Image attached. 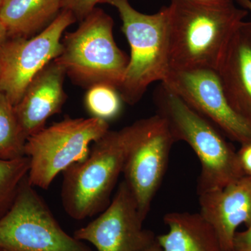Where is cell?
<instances>
[{
	"label": "cell",
	"instance_id": "obj_15",
	"mask_svg": "<svg viewBox=\"0 0 251 251\" xmlns=\"http://www.w3.org/2000/svg\"><path fill=\"white\" fill-rule=\"evenodd\" d=\"M163 221L169 230L156 237L163 251H224L214 227L201 213H168Z\"/></svg>",
	"mask_w": 251,
	"mask_h": 251
},
{
	"label": "cell",
	"instance_id": "obj_22",
	"mask_svg": "<svg viewBox=\"0 0 251 251\" xmlns=\"http://www.w3.org/2000/svg\"><path fill=\"white\" fill-rule=\"evenodd\" d=\"M238 155L244 173L251 175V143L242 145Z\"/></svg>",
	"mask_w": 251,
	"mask_h": 251
},
{
	"label": "cell",
	"instance_id": "obj_8",
	"mask_svg": "<svg viewBox=\"0 0 251 251\" xmlns=\"http://www.w3.org/2000/svg\"><path fill=\"white\" fill-rule=\"evenodd\" d=\"M122 130L126 147L122 173L145 221L161 186L175 141L166 122L157 114Z\"/></svg>",
	"mask_w": 251,
	"mask_h": 251
},
{
	"label": "cell",
	"instance_id": "obj_14",
	"mask_svg": "<svg viewBox=\"0 0 251 251\" xmlns=\"http://www.w3.org/2000/svg\"><path fill=\"white\" fill-rule=\"evenodd\" d=\"M232 109L251 123V21H242L216 70Z\"/></svg>",
	"mask_w": 251,
	"mask_h": 251
},
{
	"label": "cell",
	"instance_id": "obj_19",
	"mask_svg": "<svg viewBox=\"0 0 251 251\" xmlns=\"http://www.w3.org/2000/svg\"><path fill=\"white\" fill-rule=\"evenodd\" d=\"M122 102L117 89L105 84L91 86L84 99L85 108L91 116L106 122L120 115Z\"/></svg>",
	"mask_w": 251,
	"mask_h": 251
},
{
	"label": "cell",
	"instance_id": "obj_5",
	"mask_svg": "<svg viewBox=\"0 0 251 251\" xmlns=\"http://www.w3.org/2000/svg\"><path fill=\"white\" fill-rule=\"evenodd\" d=\"M126 147L122 130H109L93 143L85 160L63 172L61 200L66 213L82 221L100 214L123 171Z\"/></svg>",
	"mask_w": 251,
	"mask_h": 251
},
{
	"label": "cell",
	"instance_id": "obj_4",
	"mask_svg": "<svg viewBox=\"0 0 251 251\" xmlns=\"http://www.w3.org/2000/svg\"><path fill=\"white\" fill-rule=\"evenodd\" d=\"M113 26L111 16L95 8L77 29L63 36L62 52L54 60L75 83L87 88L121 85L129 58L115 43Z\"/></svg>",
	"mask_w": 251,
	"mask_h": 251
},
{
	"label": "cell",
	"instance_id": "obj_9",
	"mask_svg": "<svg viewBox=\"0 0 251 251\" xmlns=\"http://www.w3.org/2000/svg\"><path fill=\"white\" fill-rule=\"evenodd\" d=\"M67 10L32 37H8L0 45V92L17 105L31 81L62 52L64 31L76 22Z\"/></svg>",
	"mask_w": 251,
	"mask_h": 251
},
{
	"label": "cell",
	"instance_id": "obj_17",
	"mask_svg": "<svg viewBox=\"0 0 251 251\" xmlns=\"http://www.w3.org/2000/svg\"><path fill=\"white\" fill-rule=\"evenodd\" d=\"M26 141L14 105L0 92V159L14 160L25 156Z\"/></svg>",
	"mask_w": 251,
	"mask_h": 251
},
{
	"label": "cell",
	"instance_id": "obj_2",
	"mask_svg": "<svg viewBox=\"0 0 251 251\" xmlns=\"http://www.w3.org/2000/svg\"><path fill=\"white\" fill-rule=\"evenodd\" d=\"M153 93L157 115L166 122L175 141L187 143L201 165L198 193L218 189L245 175L238 152L217 128L160 82Z\"/></svg>",
	"mask_w": 251,
	"mask_h": 251
},
{
	"label": "cell",
	"instance_id": "obj_16",
	"mask_svg": "<svg viewBox=\"0 0 251 251\" xmlns=\"http://www.w3.org/2000/svg\"><path fill=\"white\" fill-rule=\"evenodd\" d=\"M63 0H3L0 22L8 37L29 38L53 22L62 10Z\"/></svg>",
	"mask_w": 251,
	"mask_h": 251
},
{
	"label": "cell",
	"instance_id": "obj_6",
	"mask_svg": "<svg viewBox=\"0 0 251 251\" xmlns=\"http://www.w3.org/2000/svg\"><path fill=\"white\" fill-rule=\"evenodd\" d=\"M109 130L108 122L100 119L66 117L31 135L25 146L30 160L28 181L47 190L59 173L85 160L91 145Z\"/></svg>",
	"mask_w": 251,
	"mask_h": 251
},
{
	"label": "cell",
	"instance_id": "obj_23",
	"mask_svg": "<svg viewBox=\"0 0 251 251\" xmlns=\"http://www.w3.org/2000/svg\"><path fill=\"white\" fill-rule=\"evenodd\" d=\"M7 38L8 34L6 28L3 25L2 23L0 22V45H1Z\"/></svg>",
	"mask_w": 251,
	"mask_h": 251
},
{
	"label": "cell",
	"instance_id": "obj_10",
	"mask_svg": "<svg viewBox=\"0 0 251 251\" xmlns=\"http://www.w3.org/2000/svg\"><path fill=\"white\" fill-rule=\"evenodd\" d=\"M161 83L215 126L226 138L241 145L251 143V123L230 106L216 71L171 69Z\"/></svg>",
	"mask_w": 251,
	"mask_h": 251
},
{
	"label": "cell",
	"instance_id": "obj_18",
	"mask_svg": "<svg viewBox=\"0 0 251 251\" xmlns=\"http://www.w3.org/2000/svg\"><path fill=\"white\" fill-rule=\"evenodd\" d=\"M30 166L29 157L0 159V219L12 206L18 190L27 177Z\"/></svg>",
	"mask_w": 251,
	"mask_h": 251
},
{
	"label": "cell",
	"instance_id": "obj_24",
	"mask_svg": "<svg viewBox=\"0 0 251 251\" xmlns=\"http://www.w3.org/2000/svg\"><path fill=\"white\" fill-rule=\"evenodd\" d=\"M236 1L243 9L251 12V0H236Z\"/></svg>",
	"mask_w": 251,
	"mask_h": 251
},
{
	"label": "cell",
	"instance_id": "obj_3",
	"mask_svg": "<svg viewBox=\"0 0 251 251\" xmlns=\"http://www.w3.org/2000/svg\"><path fill=\"white\" fill-rule=\"evenodd\" d=\"M118 11L130 55L121 85L117 89L123 102L135 105L149 86L163 82L171 71L168 54V9L154 14L135 9L128 0H105Z\"/></svg>",
	"mask_w": 251,
	"mask_h": 251
},
{
	"label": "cell",
	"instance_id": "obj_11",
	"mask_svg": "<svg viewBox=\"0 0 251 251\" xmlns=\"http://www.w3.org/2000/svg\"><path fill=\"white\" fill-rule=\"evenodd\" d=\"M138 203L125 180L100 215L77 229L74 237L93 245L97 251H147L156 236L143 228Z\"/></svg>",
	"mask_w": 251,
	"mask_h": 251
},
{
	"label": "cell",
	"instance_id": "obj_21",
	"mask_svg": "<svg viewBox=\"0 0 251 251\" xmlns=\"http://www.w3.org/2000/svg\"><path fill=\"white\" fill-rule=\"evenodd\" d=\"M233 251H251V224L246 230L236 233Z\"/></svg>",
	"mask_w": 251,
	"mask_h": 251
},
{
	"label": "cell",
	"instance_id": "obj_13",
	"mask_svg": "<svg viewBox=\"0 0 251 251\" xmlns=\"http://www.w3.org/2000/svg\"><path fill=\"white\" fill-rule=\"evenodd\" d=\"M66 72L55 62L49 63L32 80L22 98L15 105V111L27 139L45 128L46 122L62 112L67 95L64 90Z\"/></svg>",
	"mask_w": 251,
	"mask_h": 251
},
{
	"label": "cell",
	"instance_id": "obj_26",
	"mask_svg": "<svg viewBox=\"0 0 251 251\" xmlns=\"http://www.w3.org/2000/svg\"><path fill=\"white\" fill-rule=\"evenodd\" d=\"M3 0H0V7H1V4H2Z\"/></svg>",
	"mask_w": 251,
	"mask_h": 251
},
{
	"label": "cell",
	"instance_id": "obj_20",
	"mask_svg": "<svg viewBox=\"0 0 251 251\" xmlns=\"http://www.w3.org/2000/svg\"><path fill=\"white\" fill-rule=\"evenodd\" d=\"M105 0H63L62 10H67L77 21H82L96 8L99 3H103Z\"/></svg>",
	"mask_w": 251,
	"mask_h": 251
},
{
	"label": "cell",
	"instance_id": "obj_1",
	"mask_svg": "<svg viewBox=\"0 0 251 251\" xmlns=\"http://www.w3.org/2000/svg\"><path fill=\"white\" fill-rule=\"evenodd\" d=\"M167 9L170 66L177 71H216L249 14L234 0H171Z\"/></svg>",
	"mask_w": 251,
	"mask_h": 251
},
{
	"label": "cell",
	"instance_id": "obj_25",
	"mask_svg": "<svg viewBox=\"0 0 251 251\" xmlns=\"http://www.w3.org/2000/svg\"><path fill=\"white\" fill-rule=\"evenodd\" d=\"M147 251H163V250L161 249V247H160L159 244H158V242L156 241V242L153 244L152 247L150 248Z\"/></svg>",
	"mask_w": 251,
	"mask_h": 251
},
{
	"label": "cell",
	"instance_id": "obj_12",
	"mask_svg": "<svg viewBox=\"0 0 251 251\" xmlns=\"http://www.w3.org/2000/svg\"><path fill=\"white\" fill-rule=\"evenodd\" d=\"M201 213L214 227L224 251H233L238 227L251 224V175L198 193Z\"/></svg>",
	"mask_w": 251,
	"mask_h": 251
},
{
	"label": "cell",
	"instance_id": "obj_7",
	"mask_svg": "<svg viewBox=\"0 0 251 251\" xmlns=\"http://www.w3.org/2000/svg\"><path fill=\"white\" fill-rule=\"evenodd\" d=\"M34 188L25 178L0 219V251H94L63 229Z\"/></svg>",
	"mask_w": 251,
	"mask_h": 251
}]
</instances>
